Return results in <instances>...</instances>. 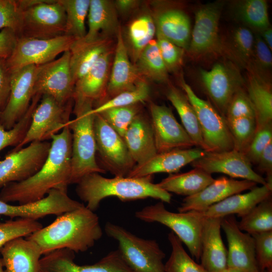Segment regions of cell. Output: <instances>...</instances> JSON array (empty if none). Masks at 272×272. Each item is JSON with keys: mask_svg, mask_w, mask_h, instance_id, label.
Returning <instances> with one entry per match:
<instances>
[{"mask_svg": "<svg viewBox=\"0 0 272 272\" xmlns=\"http://www.w3.org/2000/svg\"><path fill=\"white\" fill-rule=\"evenodd\" d=\"M48 156L40 169L29 178L2 187L0 200L25 204L40 200L51 189L67 191L72 176V134L66 125L53 135Z\"/></svg>", "mask_w": 272, "mask_h": 272, "instance_id": "6da1fadb", "label": "cell"}, {"mask_svg": "<svg viewBox=\"0 0 272 272\" xmlns=\"http://www.w3.org/2000/svg\"><path fill=\"white\" fill-rule=\"evenodd\" d=\"M98 216L84 206L58 216L51 224L26 238L36 242L42 255L61 249L84 252L102 236Z\"/></svg>", "mask_w": 272, "mask_h": 272, "instance_id": "7a4b0ae2", "label": "cell"}, {"mask_svg": "<svg viewBox=\"0 0 272 272\" xmlns=\"http://www.w3.org/2000/svg\"><path fill=\"white\" fill-rule=\"evenodd\" d=\"M76 191L87 203L88 209L95 212L104 198L114 196L123 201L151 197L170 203L172 195L153 182V176L106 178L94 173L83 177L77 183Z\"/></svg>", "mask_w": 272, "mask_h": 272, "instance_id": "3957f363", "label": "cell"}, {"mask_svg": "<svg viewBox=\"0 0 272 272\" xmlns=\"http://www.w3.org/2000/svg\"><path fill=\"white\" fill-rule=\"evenodd\" d=\"M73 112L75 118L68 125L72 134V176L71 184H77L89 174L105 173L97 162L96 144L94 130L95 116L92 112L94 103L75 98Z\"/></svg>", "mask_w": 272, "mask_h": 272, "instance_id": "277c9868", "label": "cell"}, {"mask_svg": "<svg viewBox=\"0 0 272 272\" xmlns=\"http://www.w3.org/2000/svg\"><path fill=\"white\" fill-rule=\"evenodd\" d=\"M105 231L117 242L118 250L132 272H165V254L156 240L139 237L110 222L106 223Z\"/></svg>", "mask_w": 272, "mask_h": 272, "instance_id": "5b68a950", "label": "cell"}, {"mask_svg": "<svg viewBox=\"0 0 272 272\" xmlns=\"http://www.w3.org/2000/svg\"><path fill=\"white\" fill-rule=\"evenodd\" d=\"M22 9L18 37L48 39L65 34L66 16L59 0H19Z\"/></svg>", "mask_w": 272, "mask_h": 272, "instance_id": "8992f818", "label": "cell"}, {"mask_svg": "<svg viewBox=\"0 0 272 272\" xmlns=\"http://www.w3.org/2000/svg\"><path fill=\"white\" fill-rule=\"evenodd\" d=\"M135 216L144 222H158L169 228L187 246L192 257L198 261L200 259L203 218L194 211L172 212L161 201L136 212Z\"/></svg>", "mask_w": 272, "mask_h": 272, "instance_id": "52a82bcc", "label": "cell"}, {"mask_svg": "<svg viewBox=\"0 0 272 272\" xmlns=\"http://www.w3.org/2000/svg\"><path fill=\"white\" fill-rule=\"evenodd\" d=\"M181 86L197 115L206 152L231 150L233 144L226 118L208 101L198 97L184 80Z\"/></svg>", "mask_w": 272, "mask_h": 272, "instance_id": "ba28073f", "label": "cell"}, {"mask_svg": "<svg viewBox=\"0 0 272 272\" xmlns=\"http://www.w3.org/2000/svg\"><path fill=\"white\" fill-rule=\"evenodd\" d=\"M73 101L61 104L52 97L43 95L33 112L24 139L13 150L20 149L32 142L51 140L59 133L70 121Z\"/></svg>", "mask_w": 272, "mask_h": 272, "instance_id": "9c48e42d", "label": "cell"}, {"mask_svg": "<svg viewBox=\"0 0 272 272\" xmlns=\"http://www.w3.org/2000/svg\"><path fill=\"white\" fill-rule=\"evenodd\" d=\"M94 130L96 153L104 169L114 176H127L136 164L123 139L99 114H95Z\"/></svg>", "mask_w": 272, "mask_h": 272, "instance_id": "30bf717a", "label": "cell"}, {"mask_svg": "<svg viewBox=\"0 0 272 272\" xmlns=\"http://www.w3.org/2000/svg\"><path fill=\"white\" fill-rule=\"evenodd\" d=\"M75 40L65 35L48 39L18 37L12 54L6 59L7 66L12 72L27 65L47 63L69 50Z\"/></svg>", "mask_w": 272, "mask_h": 272, "instance_id": "8fae6325", "label": "cell"}, {"mask_svg": "<svg viewBox=\"0 0 272 272\" xmlns=\"http://www.w3.org/2000/svg\"><path fill=\"white\" fill-rule=\"evenodd\" d=\"M70 52H63L57 59L38 65L36 73L34 95H48L61 104L73 100L75 83L70 66Z\"/></svg>", "mask_w": 272, "mask_h": 272, "instance_id": "7c38bea8", "label": "cell"}, {"mask_svg": "<svg viewBox=\"0 0 272 272\" xmlns=\"http://www.w3.org/2000/svg\"><path fill=\"white\" fill-rule=\"evenodd\" d=\"M50 146L47 141L35 142L25 148L12 150L0 161V187L23 181L36 173L44 163Z\"/></svg>", "mask_w": 272, "mask_h": 272, "instance_id": "4fadbf2b", "label": "cell"}, {"mask_svg": "<svg viewBox=\"0 0 272 272\" xmlns=\"http://www.w3.org/2000/svg\"><path fill=\"white\" fill-rule=\"evenodd\" d=\"M37 65H27L11 72V89L7 103L0 114V124L10 129L27 111L34 96Z\"/></svg>", "mask_w": 272, "mask_h": 272, "instance_id": "5bb4252c", "label": "cell"}, {"mask_svg": "<svg viewBox=\"0 0 272 272\" xmlns=\"http://www.w3.org/2000/svg\"><path fill=\"white\" fill-rule=\"evenodd\" d=\"M74 258V252L67 249L52 251L40 259L39 272H132L118 249L91 265L77 264Z\"/></svg>", "mask_w": 272, "mask_h": 272, "instance_id": "9a60e30c", "label": "cell"}, {"mask_svg": "<svg viewBox=\"0 0 272 272\" xmlns=\"http://www.w3.org/2000/svg\"><path fill=\"white\" fill-rule=\"evenodd\" d=\"M84 206L70 197L67 191L53 189L43 198L27 203L12 205L0 200V215L37 220L49 215L58 216Z\"/></svg>", "mask_w": 272, "mask_h": 272, "instance_id": "2e32d148", "label": "cell"}, {"mask_svg": "<svg viewBox=\"0 0 272 272\" xmlns=\"http://www.w3.org/2000/svg\"><path fill=\"white\" fill-rule=\"evenodd\" d=\"M151 124L157 153L195 146L191 139L176 119L171 109L151 103Z\"/></svg>", "mask_w": 272, "mask_h": 272, "instance_id": "e0dca14e", "label": "cell"}, {"mask_svg": "<svg viewBox=\"0 0 272 272\" xmlns=\"http://www.w3.org/2000/svg\"><path fill=\"white\" fill-rule=\"evenodd\" d=\"M191 164L193 168L210 174L221 173L262 185L267 184L265 178L253 170L252 164L245 155L233 149L222 152H205L202 156Z\"/></svg>", "mask_w": 272, "mask_h": 272, "instance_id": "ac0fdd59", "label": "cell"}, {"mask_svg": "<svg viewBox=\"0 0 272 272\" xmlns=\"http://www.w3.org/2000/svg\"><path fill=\"white\" fill-rule=\"evenodd\" d=\"M203 87L218 111L225 118L228 105L235 93L242 88L238 72L224 63H217L209 71L201 70Z\"/></svg>", "mask_w": 272, "mask_h": 272, "instance_id": "d6986e66", "label": "cell"}, {"mask_svg": "<svg viewBox=\"0 0 272 272\" xmlns=\"http://www.w3.org/2000/svg\"><path fill=\"white\" fill-rule=\"evenodd\" d=\"M222 7V2H214L202 6L196 11L187 49L192 55H201L220 48L218 30Z\"/></svg>", "mask_w": 272, "mask_h": 272, "instance_id": "ffe728a7", "label": "cell"}, {"mask_svg": "<svg viewBox=\"0 0 272 272\" xmlns=\"http://www.w3.org/2000/svg\"><path fill=\"white\" fill-rule=\"evenodd\" d=\"M221 228L228 242L227 267L244 272H260L255 257L254 239L240 230L234 215L222 218Z\"/></svg>", "mask_w": 272, "mask_h": 272, "instance_id": "44dd1931", "label": "cell"}, {"mask_svg": "<svg viewBox=\"0 0 272 272\" xmlns=\"http://www.w3.org/2000/svg\"><path fill=\"white\" fill-rule=\"evenodd\" d=\"M256 183L247 180H235L221 177L198 193L186 196L178 208L179 212L202 211L233 194L251 189Z\"/></svg>", "mask_w": 272, "mask_h": 272, "instance_id": "7402d4cb", "label": "cell"}, {"mask_svg": "<svg viewBox=\"0 0 272 272\" xmlns=\"http://www.w3.org/2000/svg\"><path fill=\"white\" fill-rule=\"evenodd\" d=\"M205 153L201 148H196L157 153L147 161L136 164L127 176L142 177L158 173H176L183 167L202 156Z\"/></svg>", "mask_w": 272, "mask_h": 272, "instance_id": "603a6c76", "label": "cell"}, {"mask_svg": "<svg viewBox=\"0 0 272 272\" xmlns=\"http://www.w3.org/2000/svg\"><path fill=\"white\" fill-rule=\"evenodd\" d=\"M23 237L13 239L0 248L4 272H39L40 248Z\"/></svg>", "mask_w": 272, "mask_h": 272, "instance_id": "cb8c5ba5", "label": "cell"}, {"mask_svg": "<svg viewBox=\"0 0 272 272\" xmlns=\"http://www.w3.org/2000/svg\"><path fill=\"white\" fill-rule=\"evenodd\" d=\"M221 220L203 219L200 259V264L208 272H221L227 267L228 252L221 235Z\"/></svg>", "mask_w": 272, "mask_h": 272, "instance_id": "d4e9b609", "label": "cell"}, {"mask_svg": "<svg viewBox=\"0 0 272 272\" xmlns=\"http://www.w3.org/2000/svg\"><path fill=\"white\" fill-rule=\"evenodd\" d=\"M272 187L268 185L254 187L248 192L231 195L203 211H194L203 218H220L236 215L241 218L258 203L271 196Z\"/></svg>", "mask_w": 272, "mask_h": 272, "instance_id": "484cf974", "label": "cell"}, {"mask_svg": "<svg viewBox=\"0 0 272 272\" xmlns=\"http://www.w3.org/2000/svg\"><path fill=\"white\" fill-rule=\"evenodd\" d=\"M116 34L115 55L107 87L106 96L110 98L134 88L143 80L129 60L120 27Z\"/></svg>", "mask_w": 272, "mask_h": 272, "instance_id": "4316f807", "label": "cell"}, {"mask_svg": "<svg viewBox=\"0 0 272 272\" xmlns=\"http://www.w3.org/2000/svg\"><path fill=\"white\" fill-rule=\"evenodd\" d=\"M111 52H105L75 85L73 98H78L95 103L106 96Z\"/></svg>", "mask_w": 272, "mask_h": 272, "instance_id": "83f0119b", "label": "cell"}, {"mask_svg": "<svg viewBox=\"0 0 272 272\" xmlns=\"http://www.w3.org/2000/svg\"><path fill=\"white\" fill-rule=\"evenodd\" d=\"M107 37L93 40L83 38L75 40L70 48V66L75 85L96 63L99 58L109 50Z\"/></svg>", "mask_w": 272, "mask_h": 272, "instance_id": "f1b7e54d", "label": "cell"}, {"mask_svg": "<svg viewBox=\"0 0 272 272\" xmlns=\"http://www.w3.org/2000/svg\"><path fill=\"white\" fill-rule=\"evenodd\" d=\"M123 139L136 164L157 154L151 122L141 113L131 122Z\"/></svg>", "mask_w": 272, "mask_h": 272, "instance_id": "f546056e", "label": "cell"}, {"mask_svg": "<svg viewBox=\"0 0 272 272\" xmlns=\"http://www.w3.org/2000/svg\"><path fill=\"white\" fill-rule=\"evenodd\" d=\"M156 30L165 38L187 50L191 38L189 18L183 11L170 9L160 13L154 20Z\"/></svg>", "mask_w": 272, "mask_h": 272, "instance_id": "4dcf8cb0", "label": "cell"}, {"mask_svg": "<svg viewBox=\"0 0 272 272\" xmlns=\"http://www.w3.org/2000/svg\"><path fill=\"white\" fill-rule=\"evenodd\" d=\"M88 30L83 38L93 40L118 32L116 10L114 4L107 0H90L88 14Z\"/></svg>", "mask_w": 272, "mask_h": 272, "instance_id": "1f68e13d", "label": "cell"}, {"mask_svg": "<svg viewBox=\"0 0 272 272\" xmlns=\"http://www.w3.org/2000/svg\"><path fill=\"white\" fill-rule=\"evenodd\" d=\"M214 180L212 174L194 168L185 173L170 174L157 184L169 193L190 196L201 191Z\"/></svg>", "mask_w": 272, "mask_h": 272, "instance_id": "d6a6232c", "label": "cell"}, {"mask_svg": "<svg viewBox=\"0 0 272 272\" xmlns=\"http://www.w3.org/2000/svg\"><path fill=\"white\" fill-rule=\"evenodd\" d=\"M166 97L176 109L183 127L195 146L203 150L204 145L197 115L185 93L172 86L167 90Z\"/></svg>", "mask_w": 272, "mask_h": 272, "instance_id": "836d02e7", "label": "cell"}, {"mask_svg": "<svg viewBox=\"0 0 272 272\" xmlns=\"http://www.w3.org/2000/svg\"><path fill=\"white\" fill-rule=\"evenodd\" d=\"M247 93L255 110L257 130L272 122L271 86L263 79L253 75L249 79Z\"/></svg>", "mask_w": 272, "mask_h": 272, "instance_id": "e575fe53", "label": "cell"}, {"mask_svg": "<svg viewBox=\"0 0 272 272\" xmlns=\"http://www.w3.org/2000/svg\"><path fill=\"white\" fill-rule=\"evenodd\" d=\"M135 62L134 66L141 77L160 83L167 81L168 70L156 40H153L142 50Z\"/></svg>", "mask_w": 272, "mask_h": 272, "instance_id": "d590c367", "label": "cell"}, {"mask_svg": "<svg viewBox=\"0 0 272 272\" xmlns=\"http://www.w3.org/2000/svg\"><path fill=\"white\" fill-rule=\"evenodd\" d=\"M238 226L250 235L272 231V199L270 196L242 217Z\"/></svg>", "mask_w": 272, "mask_h": 272, "instance_id": "8d00e7d4", "label": "cell"}, {"mask_svg": "<svg viewBox=\"0 0 272 272\" xmlns=\"http://www.w3.org/2000/svg\"><path fill=\"white\" fill-rule=\"evenodd\" d=\"M65 16V35L75 39L84 38L87 33L85 20L88 16L90 0H59Z\"/></svg>", "mask_w": 272, "mask_h": 272, "instance_id": "74e56055", "label": "cell"}, {"mask_svg": "<svg viewBox=\"0 0 272 272\" xmlns=\"http://www.w3.org/2000/svg\"><path fill=\"white\" fill-rule=\"evenodd\" d=\"M156 32L155 21L150 15L141 16L130 24L128 34L134 61L142 50L153 40Z\"/></svg>", "mask_w": 272, "mask_h": 272, "instance_id": "f35d334b", "label": "cell"}, {"mask_svg": "<svg viewBox=\"0 0 272 272\" xmlns=\"http://www.w3.org/2000/svg\"><path fill=\"white\" fill-rule=\"evenodd\" d=\"M171 246L170 256L164 264L165 272H208L195 262L185 250L182 242L172 231L168 235Z\"/></svg>", "mask_w": 272, "mask_h": 272, "instance_id": "ab89813d", "label": "cell"}, {"mask_svg": "<svg viewBox=\"0 0 272 272\" xmlns=\"http://www.w3.org/2000/svg\"><path fill=\"white\" fill-rule=\"evenodd\" d=\"M226 121L232 139L233 149L245 154L256 132L255 118L245 117Z\"/></svg>", "mask_w": 272, "mask_h": 272, "instance_id": "60d3db41", "label": "cell"}, {"mask_svg": "<svg viewBox=\"0 0 272 272\" xmlns=\"http://www.w3.org/2000/svg\"><path fill=\"white\" fill-rule=\"evenodd\" d=\"M150 95V87L143 79L137 84L134 88L122 92L94 107L92 112L98 114L112 108L141 103L148 99Z\"/></svg>", "mask_w": 272, "mask_h": 272, "instance_id": "b9f144b4", "label": "cell"}, {"mask_svg": "<svg viewBox=\"0 0 272 272\" xmlns=\"http://www.w3.org/2000/svg\"><path fill=\"white\" fill-rule=\"evenodd\" d=\"M239 17L249 26L264 30L269 27L267 5L264 0H247L238 6Z\"/></svg>", "mask_w": 272, "mask_h": 272, "instance_id": "7bdbcfd3", "label": "cell"}, {"mask_svg": "<svg viewBox=\"0 0 272 272\" xmlns=\"http://www.w3.org/2000/svg\"><path fill=\"white\" fill-rule=\"evenodd\" d=\"M41 98V95H34L26 114L11 129H6L0 124V151L9 146L15 147L22 142L30 125L33 112Z\"/></svg>", "mask_w": 272, "mask_h": 272, "instance_id": "ee69618b", "label": "cell"}, {"mask_svg": "<svg viewBox=\"0 0 272 272\" xmlns=\"http://www.w3.org/2000/svg\"><path fill=\"white\" fill-rule=\"evenodd\" d=\"M141 103L110 108L99 114L122 138L134 119L140 113Z\"/></svg>", "mask_w": 272, "mask_h": 272, "instance_id": "f6af8a7d", "label": "cell"}, {"mask_svg": "<svg viewBox=\"0 0 272 272\" xmlns=\"http://www.w3.org/2000/svg\"><path fill=\"white\" fill-rule=\"evenodd\" d=\"M43 227L37 220L19 218L0 223V248L8 241L27 237Z\"/></svg>", "mask_w": 272, "mask_h": 272, "instance_id": "bcb514c9", "label": "cell"}, {"mask_svg": "<svg viewBox=\"0 0 272 272\" xmlns=\"http://www.w3.org/2000/svg\"><path fill=\"white\" fill-rule=\"evenodd\" d=\"M255 257L260 271L272 269V231L254 233Z\"/></svg>", "mask_w": 272, "mask_h": 272, "instance_id": "7dc6e473", "label": "cell"}, {"mask_svg": "<svg viewBox=\"0 0 272 272\" xmlns=\"http://www.w3.org/2000/svg\"><path fill=\"white\" fill-rule=\"evenodd\" d=\"M253 117L255 113L248 95L243 88L237 91L231 99L226 112V119Z\"/></svg>", "mask_w": 272, "mask_h": 272, "instance_id": "c3c4849f", "label": "cell"}, {"mask_svg": "<svg viewBox=\"0 0 272 272\" xmlns=\"http://www.w3.org/2000/svg\"><path fill=\"white\" fill-rule=\"evenodd\" d=\"M22 12L19 0H0V29H12L18 35Z\"/></svg>", "mask_w": 272, "mask_h": 272, "instance_id": "681fc988", "label": "cell"}, {"mask_svg": "<svg viewBox=\"0 0 272 272\" xmlns=\"http://www.w3.org/2000/svg\"><path fill=\"white\" fill-rule=\"evenodd\" d=\"M156 34L158 48L168 71L177 70L182 62L184 50L165 38L157 30Z\"/></svg>", "mask_w": 272, "mask_h": 272, "instance_id": "f907efd6", "label": "cell"}, {"mask_svg": "<svg viewBox=\"0 0 272 272\" xmlns=\"http://www.w3.org/2000/svg\"><path fill=\"white\" fill-rule=\"evenodd\" d=\"M272 140V122L256 130L245 156L250 162L257 164L259 157L269 142Z\"/></svg>", "mask_w": 272, "mask_h": 272, "instance_id": "816d5d0a", "label": "cell"}, {"mask_svg": "<svg viewBox=\"0 0 272 272\" xmlns=\"http://www.w3.org/2000/svg\"><path fill=\"white\" fill-rule=\"evenodd\" d=\"M234 45L242 59L249 60L254 53V38L248 28L239 27L232 35Z\"/></svg>", "mask_w": 272, "mask_h": 272, "instance_id": "f5cc1de1", "label": "cell"}, {"mask_svg": "<svg viewBox=\"0 0 272 272\" xmlns=\"http://www.w3.org/2000/svg\"><path fill=\"white\" fill-rule=\"evenodd\" d=\"M11 72L6 59H0V114L5 108L11 89Z\"/></svg>", "mask_w": 272, "mask_h": 272, "instance_id": "db71d44e", "label": "cell"}, {"mask_svg": "<svg viewBox=\"0 0 272 272\" xmlns=\"http://www.w3.org/2000/svg\"><path fill=\"white\" fill-rule=\"evenodd\" d=\"M18 37L13 30L5 28L0 31V59H7L12 54Z\"/></svg>", "mask_w": 272, "mask_h": 272, "instance_id": "11a10c76", "label": "cell"}, {"mask_svg": "<svg viewBox=\"0 0 272 272\" xmlns=\"http://www.w3.org/2000/svg\"><path fill=\"white\" fill-rule=\"evenodd\" d=\"M253 51L258 63L262 68L268 69L271 66V50L259 35L256 36Z\"/></svg>", "mask_w": 272, "mask_h": 272, "instance_id": "9f6ffc18", "label": "cell"}, {"mask_svg": "<svg viewBox=\"0 0 272 272\" xmlns=\"http://www.w3.org/2000/svg\"><path fill=\"white\" fill-rule=\"evenodd\" d=\"M257 164L258 170L266 174V184L272 187V140L262 152Z\"/></svg>", "mask_w": 272, "mask_h": 272, "instance_id": "6f0895ef", "label": "cell"}, {"mask_svg": "<svg viewBox=\"0 0 272 272\" xmlns=\"http://www.w3.org/2000/svg\"><path fill=\"white\" fill-rule=\"evenodd\" d=\"M137 3L138 2L134 0H118L115 2L114 5L120 12L125 13L134 9Z\"/></svg>", "mask_w": 272, "mask_h": 272, "instance_id": "680465c9", "label": "cell"}, {"mask_svg": "<svg viewBox=\"0 0 272 272\" xmlns=\"http://www.w3.org/2000/svg\"><path fill=\"white\" fill-rule=\"evenodd\" d=\"M263 40L270 50L272 49V30L269 27L262 31Z\"/></svg>", "mask_w": 272, "mask_h": 272, "instance_id": "91938a15", "label": "cell"}, {"mask_svg": "<svg viewBox=\"0 0 272 272\" xmlns=\"http://www.w3.org/2000/svg\"><path fill=\"white\" fill-rule=\"evenodd\" d=\"M221 272H244V271L241 270L240 269H237V268L227 267L226 268L221 271Z\"/></svg>", "mask_w": 272, "mask_h": 272, "instance_id": "94428289", "label": "cell"}, {"mask_svg": "<svg viewBox=\"0 0 272 272\" xmlns=\"http://www.w3.org/2000/svg\"><path fill=\"white\" fill-rule=\"evenodd\" d=\"M0 272H4V267H3V264H2V259H1V255H0Z\"/></svg>", "mask_w": 272, "mask_h": 272, "instance_id": "6125c7cd", "label": "cell"}, {"mask_svg": "<svg viewBox=\"0 0 272 272\" xmlns=\"http://www.w3.org/2000/svg\"><path fill=\"white\" fill-rule=\"evenodd\" d=\"M260 272H272V269H271L265 270L260 271Z\"/></svg>", "mask_w": 272, "mask_h": 272, "instance_id": "be15d7a7", "label": "cell"}]
</instances>
